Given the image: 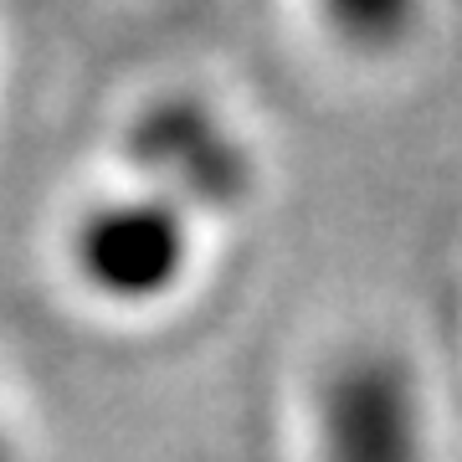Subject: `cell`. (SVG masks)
Returning <instances> with one entry per match:
<instances>
[{
  "mask_svg": "<svg viewBox=\"0 0 462 462\" xmlns=\"http://www.w3.org/2000/svg\"><path fill=\"white\" fill-rule=\"evenodd\" d=\"M0 462H16V442H11V431L0 421Z\"/></svg>",
  "mask_w": 462,
  "mask_h": 462,
  "instance_id": "277c9868",
  "label": "cell"
},
{
  "mask_svg": "<svg viewBox=\"0 0 462 462\" xmlns=\"http://www.w3.org/2000/svg\"><path fill=\"white\" fill-rule=\"evenodd\" d=\"M129 160L139 185L196 216L247 196V149L226 118L190 98H160L134 118Z\"/></svg>",
  "mask_w": 462,
  "mask_h": 462,
  "instance_id": "3957f363",
  "label": "cell"
},
{
  "mask_svg": "<svg viewBox=\"0 0 462 462\" xmlns=\"http://www.w3.org/2000/svg\"><path fill=\"white\" fill-rule=\"evenodd\" d=\"M67 267L108 309H154L196 267V216L144 185L98 196L67 226Z\"/></svg>",
  "mask_w": 462,
  "mask_h": 462,
  "instance_id": "6da1fadb",
  "label": "cell"
},
{
  "mask_svg": "<svg viewBox=\"0 0 462 462\" xmlns=\"http://www.w3.org/2000/svg\"><path fill=\"white\" fill-rule=\"evenodd\" d=\"M319 462H427V401L406 360L355 349L314 385Z\"/></svg>",
  "mask_w": 462,
  "mask_h": 462,
  "instance_id": "7a4b0ae2",
  "label": "cell"
}]
</instances>
